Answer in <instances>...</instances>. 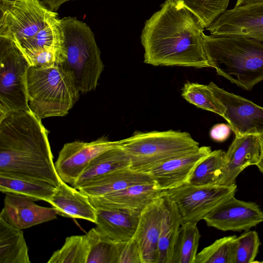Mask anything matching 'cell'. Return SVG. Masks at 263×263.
<instances>
[{"label": "cell", "instance_id": "obj_1", "mask_svg": "<svg viewBox=\"0 0 263 263\" xmlns=\"http://www.w3.org/2000/svg\"><path fill=\"white\" fill-rule=\"evenodd\" d=\"M204 26L175 0H165L142 31L144 63L153 66L210 67L202 45Z\"/></svg>", "mask_w": 263, "mask_h": 263}, {"label": "cell", "instance_id": "obj_2", "mask_svg": "<svg viewBox=\"0 0 263 263\" xmlns=\"http://www.w3.org/2000/svg\"><path fill=\"white\" fill-rule=\"evenodd\" d=\"M41 120L30 111L0 115V176L59 185L61 179Z\"/></svg>", "mask_w": 263, "mask_h": 263}, {"label": "cell", "instance_id": "obj_3", "mask_svg": "<svg viewBox=\"0 0 263 263\" xmlns=\"http://www.w3.org/2000/svg\"><path fill=\"white\" fill-rule=\"evenodd\" d=\"M210 67L242 89L250 90L263 80V42L233 35H202Z\"/></svg>", "mask_w": 263, "mask_h": 263}, {"label": "cell", "instance_id": "obj_4", "mask_svg": "<svg viewBox=\"0 0 263 263\" xmlns=\"http://www.w3.org/2000/svg\"><path fill=\"white\" fill-rule=\"evenodd\" d=\"M64 42L57 65L85 93L95 90L104 69L101 52L89 26L76 17L59 19Z\"/></svg>", "mask_w": 263, "mask_h": 263}, {"label": "cell", "instance_id": "obj_5", "mask_svg": "<svg viewBox=\"0 0 263 263\" xmlns=\"http://www.w3.org/2000/svg\"><path fill=\"white\" fill-rule=\"evenodd\" d=\"M26 89L30 111L41 120L66 115L80 93L69 76L57 64L46 67L30 66Z\"/></svg>", "mask_w": 263, "mask_h": 263}, {"label": "cell", "instance_id": "obj_6", "mask_svg": "<svg viewBox=\"0 0 263 263\" xmlns=\"http://www.w3.org/2000/svg\"><path fill=\"white\" fill-rule=\"evenodd\" d=\"M118 144L129 156L130 168L144 173L200 147L190 133L172 129L147 132L137 130L129 137L118 141Z\"/></svg>", "mask_w": 263, "mask_h": 263}, {"label": "cell", "instance_id": "obj_7", "mask_svg": "<svg viewBox=\"0 0 263 263\" xmlns=\"http://www.w3.org/2000/svg\"><path fill=\"white\" fill-rule=\"evenodd\" d=\"M27 60L11 40L0 37V115L30 111L27 96Z\"/></svg>", "mask_w": 263, "mask_h": 263}, {"label": "cell", "instance_id": "obj_8", "mask_svg": "<svg viewBox=\"0 0 263 263\" xmlns=\"http://www.w3.org/2000/svg\"><path fill=\"white\" fill-rule=\"evenodd\" d=\"M236 191L235 184L199 186L186 183L163 192L175 203L183 223L197 224L215 208L235 196Z\"/></svg>", "mask_w": 263, "mask_h": 263}, {"label": "cell", "instance_id": "obj_9", "mask_svg": "<svg viewBox=\"0 0 263 263\" xmlns=\"http://www.w3.org/2000/svg\"><path fill=\"white\" fill-rule=\"evenodd\" d=\"M40 0H18L0 13V37L17 43L33 36L58 18Z\"/></svg>", "mask_w": 263, "mask_h": 263}, {"label": "cell", "instance_id": "obj_10", "mask_svg": "<svg viewBox=\"0 0 263 263\" xmlns=\"http://www.w3.org/2000/svg\"><path fill=\"white\" fill-rule=\"evenodd\" d=\"M208 85L224 107L223 118L228 122L235 136H263V107L229 92L213 82Z\"/></svg>", "mask_w": 263, "mask_h": 263}, {"label": "cell", "instance_id": "obj_11", "mask_svg": "<svg viewBox=\"0 0 263 263\" xmlns=\"http://www.w3.org/2000/svg\"><path fill=\"white\" fill-rule=\"evenodd\" d=\"M117 145L118 141L105 137L89 142L74 141L65 144L54 163L60 179L71 185L96 157Z\"/></svg>", "mask_w": 263, "mask_h": 263}, {"label": "cell", "instance_id": "obj_12", "mask_svg": "<svg viewBox=\"0 0 263 263\" xmlns=\"http://www.w3.org/2000/svg\"><path fill=\"white\" fill-rule=\"evenodd\" d=\"M206 29L212 35L246 36L263 42V0L227 9Z\"/></svg>", "mask_w": 263, "mask_h": 263}, {"label": "cell", "instance_id": "obj_13", "mask_svg": "<svg viewBox=\"0 0 263 263\" xmlns=\"http://www.w3.org/2000/svg\"><path fill=\"white\" fill-rule=\"evenodd\" d=\"M208 226L222 231H248L263 221V211L254 202L236 199L223 202L203 219Z\"/></svg>", "mask_w": 263, "mask_h": 263}, {"label": "cell", "instance_id": "obj_14", "mask_svg": "<svg viewBox=\"0 0 263 263\" xmlns=\"http://www.w3.org/2000/svg\"><path fill=\"white\" fill-rule=\"evenodd\" d=\"M58 18L33 36L14 43L31 66L45 67L56 63L64 42L63 33Z\"/></svg>", "mask_w": 263, "mask_h": 263}, {"label": "cell", "instance_id": "obj_15", "mask_svg": "<svg viewBox=\"0 0 263 263\" xmlns=\"http://www.w3.org/2000/svg\"><path fill=\"white\" fill-rule=\"evenodd\" d=\"M261 137L255 135L235 136L224 154L221 173L216 184L230 185L246 167L256 165L262 154Z\"/></svg>", "mask_w": 263, "mask_h": 263}, {"label": "cell", "instance_id": "obj_16", "mask_svg": "<svg viewBox=\"0 0 263 263\" xmlns=\"http://www.w3.org/2000/svg\"><path fill=\"white\" fill-rule=\"evenodd\" d=\"M212 151L210 146H200L194 152L156 166L148 173L161 191L179 187L188 183L197 164Z\"/></svg>", "mask_w": 263, "mask_h": 263}, {"label": "cell", "instance_id": "obj_17", "mask_svg": "<svg viewBox=\"0 0 263 263\" xmlns=\"http://www.w3.org/2000/svg\"><path fill=\"white\" fill-rule=\"evenodd\" d=\"M4 208L0 214L13 226L23 230L54 220L58 215L55 210L39 205L26 196L5 193Z\"/></svg>", "mask_w": 263, "mask_h": 263}, {"label": "cell", "instance_id": "obj_18", "mask_svg": "<svg viewBox=\"0 0 263 263\" xmlns=\"http://www.w3.org/2000/svg\"><path fill=\"white\" fill-rule=\"evenodd\" d=\"M163 191L158 189L155 183L138 184L89 198L96 209H116L141 213L160 196Z\"/></svg>", "mask_w": 263, "mask_h": 263}, {"label": "cell", "instance_id": "obj_19", "mask_svg": "<svg viewBox=\"0 0 263 263\" xmlns=\"http://www.w3.org/2000/svg\"><path fill=\"white\" fill-rule=\"evenodd\" d=\"M162 195L146 206L140 214L134 238L139 246L143 263H158V242L162 216Z\"/></svg>", "mask_w": 263, "mask_h": 263}, {"label": "cell", "instance_id": "obj_20", "mask_svg": "<svg viewBox=\"0 0 263 263\" xmlns=\"http://www.w3.org/2000/svg\"><path fill=\"white\" fill-rule=\"evenodd\" d=\"M47 202L59 215L84 219L95 224L97 222V209L91 203L89 197L61 180Z\"/></svg>", "mask_w": 263, "mask_h": 263}, {"label": "cell", "instance_id": "obj_21", "mask_svg": "<svg viewBox=\"0 0 263 263\" xmlns=\"http://www.w3.org/2000/svg\"><path fill=\"white\" fill-rule=\"evenodd\" d=\"M148 173L140 172L130 167L115 171L86 182L78 189L89 197L102 196L138 184H154Z\"/></svg>", "mask_w": 263, "mask_h": 263}, {"label": "cell", "instance_id": "obj_22", "mask_svg": "<svg viewBox=\"0 0 263 263\" xmlns=\"http://www.w3.org/2000/svg\"><path fill=\"white\" fill-rule=\"evenodd\" d=\"M140 213L116 209H97L96 228L115 242L134 237Z\"/></svg>", "mask_w": 263, "mask_h": 263}, {"label": "cell", "instance_id": "obj_23", "mask_svg": "<svg viewBox=\"0 0 263 263\" xmlns=\"http://www.w3.org/2000/svg\"><path fill=\"white\" fill-rule=\"evenodd\" d=\"M162 220L158 242V263H172L174 249L183 221L175 203L163 192Z\"/></svg>", "mask_w": 263, "mask_h": 263}, {"label": "cell", "instance_id": "obj_24", "mask_svg": "<svg viewBox=\"0 0 263 263\" xmlns=\"http://www.w3.org/2000/svg\"><path fill=\"white\" fill-rule=\"evenodd\" d=\"M130 159L118 144L96 157L71 185L78 189L90 180L102 175L120 169L129 168Z\"/></svg>", "mask_w": 263, "mask_h": 263}, {"label": "cell", "instance_id": "obj_25", "mask_svg": "<svg viewBox=\"0 0 263 263\" xmlns=\"http://www.w3.org/2000/svg\"><path fill=\"white\" fill-rule=\"evenodd\" d=\"M28 252L22 230L0 215V263H30Z\"/></svg>", "mask_w": 263, "mask_h": 263}, {"label": "cell", "instance_id": "obj_26", "mask_svg": "<svg viewBox=\"0 0 263 263\" xmlns=\"http://www.w3.org/2000/svg\"><path fill=\"white\" fill-rule=\"evenodd\" d=\"M56 187L46 182L0 176L1 192L22 194L34 201L47 202Z\"/></svg>", "mask_w": 263, "mask_h": 263}, {"label": "cell", "instance_id": "obj_27", "mask_svg": "<svg viewBox=\"0 0 263 263\" xmlns=\"http://www.w3.org/2000/svg\"><path fill=\"white\" fill-rule=\"evenodd\" d=\"M200 237L197 224L183 223L175 245L172 263H195Z\"/></svg>", "mask_w": 263, "mask_h": 263}, {"label": "cell", "instance_id": "obj_28", "mask_svg": "<svg viewBox=\"0 0 263 263\" xmlns=\"http://www.w3.org/2000/svg\"><path fill=\"white\" fill-rule=\"evenodd\" d=\"M86 235L89 245L87 263H118V242L110 239L96 227Z\"/></svg>", "mask_w": 263, "mask_h": 263}, {"label": "cell", "instance_id": "obj_29", "mask_svg": "<svg viewBox=\"0 0 263 263\" xmlns=\"http://www.w3.org/2000/svg\"><path fill=\"white\" fill-rule=\"evenodd\" d=\"M224 154L221 149L212 151L197 164L188 183L199 186L216 184L222 170Z\"/></svg>", "mask_w": 263, "mask_h": 263}, {"label": "cell", "instance_id": "obj_30", "mask_svg": "<svg viewBox=\"0 0 263 263\" xmlns=\"http://www.w3.org/2000/svg\"><path fill=\"white\" fill-rule=\"evenodd\" d=\"M89 252L86 234L67 237L63 246L54 251L48 263H87Z\"/></svg>", "mask_w": 263, "mask_h": 263}, {"label": "cell", "instance_id": "obj_31", "mask_svg": "<svg viewBox=\"0 0 263 263\" xmlns=\"http://www.w3.org/2000/svg\"><path fill=\"white\" fill-rule=\"evenodd\" d=\"M182 97L198 108L223 117L225 109L214 95L208 85L187 82L182 88Z\"/></svg>", "mask_w": 263, "mask_h": 263}, {"label": "cell", "instance_id": "obj_32", "mask_svg": "<svg viewBox=\"0 0 263 263\" xmlns=\"http://www.w3.org/2000/svg\"><path fill=\"white\" fill-rule=\"evenodd\" d=\"M236 235L216 240L197 253L195 263H234Z\"/></svg>", "mask_w": 263, "mask_h": 263}, {"label": "cell", "instance_id": "obj_33", "mask_svg": "<svg viewBox=\"0 0 263 263\" xmlns=\"http://www.w3.org/2000/svg\"><path fill=\"white\" fill-rule=\"evenodd\" d=\"M194 13L208 28L227 9L230 0H175Z\"/></svg>", "mask_w": 263, "mask_h": 263}, {"label": "cell", "instance_id": "obj_34", "mask_svg": "<svg viewBox=\"0 0 263 263\" xmlns=\"http://www.w3.org/2000/svg\"><path fill=\"white\" fill-rule=\"evenodd\" d=\"M234 263H252L258 253L260 241L256 231L248 230L237 237Z\"/></svg>", "mask_w": 263, "mask_h": 263}, {"label": "cell", "instance_id": "obj_35", "mask_svg": "<svg viewBox=\"0 0 263 263\" xmlns=\"http://www.w3.org/2000/svg\"><path fill=\"white\" fill-rule=\"evenodd\" d=\"M118 263H143L139 246L134 237L118 242Z\"/></svg>", "mask_w": 263, "mask_h": 263}, {"label": "cell", "instance_id": "obj_36", "mask_svg": "<svg viewBox=\"0 0 263 263\" xmlns=\"http://www.w3.org/2000/svg\"><path fill=\"white\" fill-rule=\"evenodd\" d=\"M231 130L229 125L224 123L216 124L211 128L210 136L215 141L223 142L230 136Z\"/></svg>", "mask_w": 263, "mask_h": 263}, {"label": "cell", "instance_id": "obj_37", "mask_svg": "<svg viewBox=\"0 0 263 263\" xmlns=\"http://www.w3.org/2000/svg\"><path fill=\"white\" fill-rule=\"evenodd\" d=\"M73 0H43V3L51 10L57 11L64 3Z\"/></svg>", "mask_w": 263, "mask_h": 263}, {"label": "cell", "instance_id": "obj_38", "mask_svg": "<svg viewBox=\"0 0 263 263\" xmlns=\"http://www.w3.org/2000/svg\"><path fill=\"white\" fill-rule=\"evenodd\" d=\"M18 0H0V13L4 12Z\"/></svg>", "mask_w": 263, "mask_h": 263}, {"label": "cell", "instance_id": "obj_39", "mask_svg": "<svg viewBox=\"0 0 263 263\" xmlns=\"http://www.w3.org/2000/svg\"><path fill=\"white\" fill-rule=\"evenodd\" d=\"M262 0H236L234 7H239L245 5H248L253 3L259 2Z\"/></svg>", "mask_w": 263, "mask_h": 263}, {"label": "cell", "instance_id": "obj_40", "mask_svg": "<svg viewBox=\"0 0 263 263\" xmlns=\"http://www.w3.org/2000/svg\"><path fill=\"white\" fill-rule=\"evenodd\" d=\"M256 166L258 167L259 170L263 173V155H261L260 158L256 164Z\"/></svg>", "mask_w": 263, "mask_h": 263}, {"label": "cell", "instance_id": "obj_41", "mask_svg": "<svg viewBox=\"0 0 263 263\" xmlns=\"http://www.w3.org/2000/svg\"><path fill=\"white\" fill-rule=\"evenodd\" d=\"M261 149H262V154L263 155V136L261 137Z\"/></svg>", "mask_w": 263, "mask_h": 263}]
</instances>
